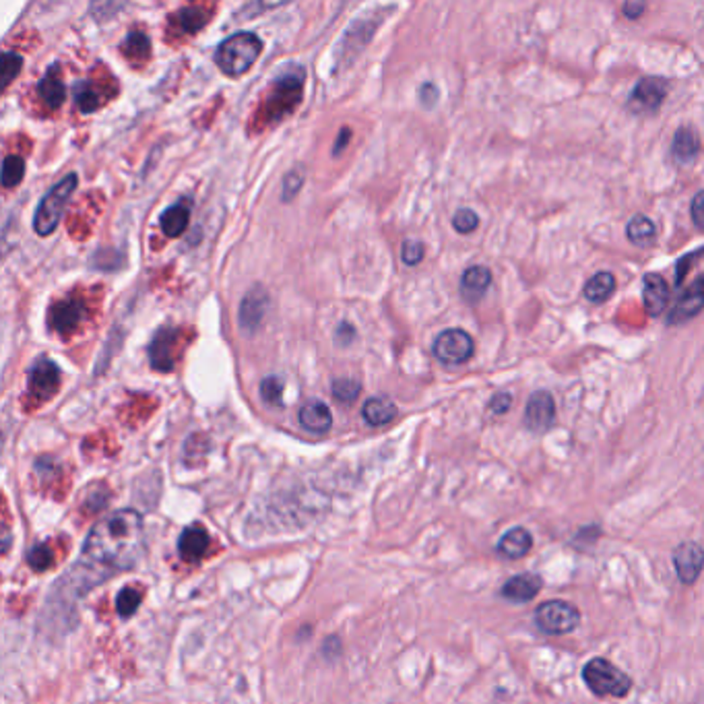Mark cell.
I'll list each match as a JSON object with an SVG mask.
<instances>
[{
	"instance_id": "obj_1",
	"label": "cell",
	"mask_w": 704,
	"mask_h": 704,
	"mask_svg": "<svg viewBox=\"0 0 704 704\" xmlns=\"http://www.w3.org/2000/svg\"><path fill=\"white\" fill-rule=\"evenodd\" d=\"M145 547L143 516L132 508L116 510L89 531L85 554L103 566L126 570L135 566Z\"/></svg>"
},
{
	"instance_id": "obj_2",
	"label": "cell",
	"mask_w": 704,
	"mask_h": 704,
	"mask_svg": "<svg viewBox=\"0 0 704 704\" xmlns=\"http://www.w3.org/2000/svg\"><path fill=\"white\" fill-rule=\"evenodd\" d=\"M263 52V40L256 34L240 32L219 43L215 63L227 77H242Z\"/></svg>"
},
{
	"instance_id": "obj_3",
	"label": "cell",
	"mask_w": 704,
	"mask_h": 704,
	"mask_svg": "<svg viewBox=\"0 0 704 704\" xmlns=\"http://www.w3.org/2000/svg\"><path fill=\"white\" fill-rule=\"evenodd\" d=\"M583 681L599 699H624L632 690V678L605 657H593L584 663Z\"/></svg>"
},
{
	"instance_id": "obj_4",
	"label": "cell",
	"mask_w": 704,
	"mask_h": 704,
	"mask_svg": "<svg viewBox=\"0 0 704 704\" xmlns=\"http://www.w3.org/2000/svg\"><path fill=\"white\" fill-rule=\"evenodd\" d=\"M75 188H77V174H69L46 192V197L42 198V203L38 205V211H35V217H34V229L38 232V236H50L58 227L66 205H69V198L72 197Z\"/></svg>"
},
{
	"instance_id": "obj_5",
	"label": "cell",
	"mask_w": 704,
	"mask_h": 704,
	"mask_svg": "<svg viewBox=\"0 0 704 704\" xmlns=\"http://www.w3.org/2000/svg\"><path fill=\"white\" fill-rule=\"evenodd\" d=\"M535 624L541 632L558 636L568 634L581 624V610L564 599H550L535 610Z\"/></svg>"
},
{
	"instance_id": "obj_6",
	"label": "cell",
	"mask_w": 704,
	"mask_h": 704,
	"mask_svg": "<svg viewBox=\"0 0 704 704\" xmlns=\"http://www.w3.org/2000/svg\"><path fill=\"white\" fill-rule=\"evenodd\" d=\"M473 339L463 329L442 331L434 341V355L444 366H461L473 355Z\"/></svg>"
},
{
	"instance_id": "obj_7",
	"label": "cell",
	"mask_w": 704,
	"mask_h": 704,
	"mask_svg": "<svg viewBox=\"0 0 704 704\" xmlns=\"http://www.w3.org/2000/svg\"><path fill=\"white\" fill-rule=\"evenodd\" d=\"M671 560L680 583L694 584L704 570V547L696 541H684L673 550Z\"/></svg>"
},
{
	"instance_id": "obj_8",
	"label": "cell",
	"mask_w": 704,
	"mask_h": 704,
	"mask_svg": "<svg viewBox=\"0 0 704 704\" xmlns=\"http://www.w3.org/2000/svg\"><path fill=\"white\" fill-rule=\"evenodd\" d=\"M667 95V81L659 77H644L630 93V108L634 112H655Z\"/></svg>"
},
{
	"instance_id": "obj_9",
	"label": "cell",
	"mask_w": 704,
	"mask_h": 704,
	"mask_svg": "<svg viewBox=\"0 0 704 704\" xmlns=\"http://www.w3.org/2000/svg\"><path fill=\"white\" fill-rule=\"evenodd\" d=\"M555 421V403L547 391L533 392L525 410V426L531 432H547Z\"/></svg>"
},
{
	"instance_id": "obj_10",
	"label": "cell",
	"mask_w": 704,
	"mask_h": 704,
	"mask_svg": "<svg viewBox=\"0 0 704 704\" xmlns=\"http://www.w3.org/2000/svg\"><path fill=\"white\" fill-rule=\"evenodd\" d=\"M704 308V273L700 277H696L692 281V285L680 295V300L673 304V308L670 310V316H667V324H681L686 321H690L696 314Z\"/></svg>"
},
{
	"instance_id": "obj_11",
	"label": "cell",
	"mask_w": 704,
	"mask_h": 704,
	"mask_svg": "<svg viewBox=\"0 0 704 704\" xmlns=\"http://www.w3.org/2000/svg\"><path fill=\"white\" fill-rule=\"evenodd\" d=\"M266 308H269V294L261 285H255L246 294V298L240 304V327L244 333H256L265 321Z\"/></svg>"
},
{
	"instance_id": "obj_12",
	"label": "cell",
	"mask_w": 704,
	"mask_h": 704,
	"mask_svg": "<svg viewBox=\"0 0 704 704\" xmlns=\"http://www.w3.org/2000/svg\"><path fill=\"white\" fill-rule=\"evenodd\" d=\"M61 384V370L50 360H40L29 370V392L40 399H50Z\"/></svg>"
},
{
	"instance_id": "obj_13",
	"label": "cell",
	"mask_w": 704,
	"mask_h": 704,
	"mask_svg": "<svg viewBox=\"0 0 704 704\" xmlns=\"http://www.w3.org/2000/svg\"><path fill=\"white\" fill-rule=\"evenodd\" d=\"M541 587H544V579L533 573L515 574L502 584V597L508 599L513 603H529L539 595Z\"/></svg>"
},
{
	"instance_id": "obj_14",
	"label": "cell",
	"mask_w": 704,
	"mask_h": 704,
	"mask_svg": "<svg viewBox=\"0 0 704 704\" xmlns=\"http://www.w3.org/2000/svg\"><path fill=\"white\" fill-rule=\"evenodd\" d=\"M644 310H647L649 316H661L663 310L667 308V302H670V287H667V281L657 275V273H649L644 275Z\"/></svg>"
},
{
	"instance_id": "obj_15",
	"label": "cell",
	"mask_w": 704,
	"mask_h": 704,
	"mask_svg": "<svg viewBox=\"0 0 704 704\" xmlns=\"http://www.w3.org/2000/svg\"><path fill=\"white\" fill-rule=\"evenodd\" d=\"M496 550L506 560H521L533 550V535L525 527H513L500 537Z\"/></svg>"
},
{
	"instance_id": "obj_16",
	"label": "cell",
	"mask_w": 704,
	"mask_h": 704,
	"mask_svg": "<svg viewBox=\"0 0 704 704\" xmlns=\"http://www.w3.org/2000/svg\"><path fill=\"white\" fill-rule=\"evenodd\" d=\"M83 314H85V308H83V304H81L79 300H63V302H58L50 310L52 329H56V331H61V333L77 329L79 323H81V318H83Z\"/></svg>"
},
{
	"instance_id": "obj_17",
	"label": "cell",
	"mask_w": 704,
	"mask_h": 704,
	"mask_svg": "<svg viewBox=\"0 0 704 704\" xmlns=\"http://www.w3.org/2000/svg\"><path fill=\"white\" fill-rule=\"evenodd\" d=\"M492 284V273L484 265H473L463 273L461 294L467 302H477Z\"/></svg>"
},
{
	"instance_id": "obj_18",
	"label": "cell",
	"mask_w": 704,
	"mask_h": 704,
	"mask_svg": "<svg viewBox=\"0 0 704 704\" xmlns=\"http://www.w3.org/2000/svg\"><path fill=\"white\" fill-rule=\"evenodd\" d=\"M207 547H209V533L203 527H198V525H192V527L184 529L180 539H178V552L188 562L201 560Z\"/></svg>"
},
{
	"instance_id": "obj_19",
	"label": "cell",
	"mask_w": 704,
	"mask_h": 704,
	"mask_svg": "<svg viewBox=\"0 0 704 704\" xmlns=\"http://www.w3.org/2000/svg\"><path fill=\"white\" fill-rule=\"evenodd\" d=\"M176 331L174 329H159L155 333V337L149 345V360L155 370H161V372H169L174 370V360L169 355V347L174 343Z\"/></svg>"
},
{
	"instance_id": "obj_20",
	"label": "cell",
	"mask_w": 704,
	"mask_h": 704,
	"mask_svg": "<svg viewBox=\"0 0 704 704\" xmlns=\"http://www.w3.org/2000/svg\"><path fill=\"white\" fill-rule=\"evenodd\" d=\"M300 424L304 429L314 434L329 432L333 426L331 410L323 401H310L300 410Z\"/></svg>"
},
{
	"instance_id": "obj_21",
	"label": "cell",
	"mask_w": 704,
	"mask_h": 704,
	"mask_svg": "<svg viewBox=\"0 0 704 704\" xmlns=\"http://www.w3.org/2000/svg\"><path fill=\"white\" fill-rule=\"evenodd\" d=\"M190 224V207L188 203H176L172 207L161 213L159 226L161 232H164L168 238H178L187 232V227Z\"/></svg>"
},
{
	"instance_id": "obj_22",
	"label": "cell",
	"mask_w": 704,
	"mask_h": 704,
	"mask_svg": "<svg viewBox=\"0 0 704 704\" xmlns=\"http://www.w3.org/2000/svg\"><path fill=\"white\" fill-rule=\"evenodd\" d=\"M368 426H387L397 418V405L389 397H370L362 410Z\"/></svg>"
},
{
	"instance_id": "obj_23",
	"label": "cell",
	"mask_w": 704,
	"mask_h": 704,
	"mask_svg": "<svg viewBox=\"0 0 704 704\" xmlns=\"http://www.w3.org/2000/svg\"><path fill=\"white\" fill-rule=\"evenodd\" d=\"M700 151V139L692 129H678L676 135H673V143H671V158L678 161V164H688L692 161L696 155Z\"/></svg>"
},
{
	"instance_id": "obj_24",
	"label": "cell",
	"mask_w": 704,
	"mask_h": 704,
	"mask_svg": "<svg viewBox=\"0 0 704 704\" xmlns=\"http://www.w3.org/2000/svg\"><path fill=\"white\" fill-rule=\"evenodd\" d=\"M616 290V277L610 271H599L584 284V298L591 304H602Z\"/></svg>"
},
{
	"instance_id": "obj_25",
	"label": "cell",
	"mask_w": 704,
	"mask_h": 704,
	"mask_svg": "<svg viewBox=\"0 0 704 704\" xmlns=\"http://www.w3.org/2000/svg\"><path fill=\"white\" fill-rule=\"evenodd\" d=\"M38 92L50 110H58L63 106V101L66 98V89L63 85V81L58 79L56 69H50L46 75H43V79L38 85Z\"/></svg>"
},
{
	"instance_id": "obj_26",
	"label": "cell",
	"mask_w": 704,
	"mask_h": 704,
	"mask_svg": "<svg viewBox=\"0 0 704 704\" xmlns=\"http://www.w3.org/2000/svg\"><path fill=\"white\" fill-rule=\"evenodd\" d=\"M655 224L651 221L649 217H644V215H634L632 219L628 221L626 226V236L628 240L636 244V246H651V242L655 240Z\"/></svg>"
},
{
	"instance_id": "obj_27",
	"label": "cell",
	"mask_w": 704,
	"mask_h": 704,
	"mask_svg": "<svg viewBox=\"0 0 704 704\" xmlns=\"http://www.w3.org/2000/svg\"><path fill=\"white\" fill-rule=\"evenodd\" d=\"M25 176V161L19 158V155H9L5 159L3 166V187L5 188H13L24 180Z\"/></svg>"
},
{
	"instance_id": "obj_28",
	"label": "cell",
	"mask_w": 704,
	"mask_h": 704,
	"mask_svg": "<svg viewBox=\"0 0 704 704\" xmlns=\"http://www.w3.org/2000/svg\"><path fill=\"white\" fill-rule=\"evenodd\" d=\"M72 93H75V101L83 114H89V112H93V110H98L100 95L95 93V89L89 83H85V81H81V83L72 87Z\"/></svg>"
},
{
	"instance_id": "obj_29",
	"label": "cell",
	"mask_w": 704,
	"mask_h": 704,
	"mask_svg": "<svg viewBox=\"0 0 704 704\" xmlns=\"http://www.w3.org/2000/svg\"><path fill=\"white\" fill-rule=\"evenodd\" d=\"M331 389L339 403H353L360 397L362 384L358 381H352V378H337V381H333Z\"/></svg>"
},
{
	"instance_id": "obj_30",
	"label": "cell",
	"mask_w": 704,
	"mask_h": 704,
	"mask_svg": "<svg viewBox=\"0 0 704 704\" xmlns=\"http://www.w3.org/2000/svg\"><path fill=\"white\" fill-rule=\"evenodd\" d=\"M139 603H140V593L132 587H124L116 597V610L122 618L132 616V613L139 610Z\"/></svg>"
},
{
	"instance_id": "obj_31",
	"label": "cell",
	"mask_w": 704,
	"mask_h": 704,
	"mask_svg": "<svg viewBox=\"0 0 704 704\" xmlns=\"http://www.w3.org/2000/svg\"><path fill=\"white\" fill-rule=\"evenodd\" d=\"M207 14L198 9V6H187V9H182L180 13H178V21H180V27L184 29V32H197V29L205 27L207 24Z\"/></svg>"
},
{
	"instance_id": "obj_32",
	"label": "cell",
	"mask_w": 704,
	"mask_h": 704,
	"mask_svg": "<svg viewBox=\"0 0 704 704\" xmlns=\"http://www.w3.org/2000/svg\"><path fill=\"white\" fill-rule=\"evenodd\" d=\"M21 64H24V58H21L17 52L6 50L3 54V69H0V77H3V87L6 89L11 85V81L21 72Z\"/></svg>"
},
{
	"instance_id": "obj_33",
	"label": "cell",
	"mask_w": 704,
	"mask_h": 704,
	"mask_svg": "<svg viewBox=\"0 0 704 704\" xmlns=\"http://www.w3.org/2000/svg\"><path fill=\"white\" fill-rule=\"evenodd\" d=\"M281 395H284V381L277 376H266L261 382V397L265 399L269 405L279 407L281 403Z\"/></svg>"
},
{
	"instance_id": "obj_34",
	"label": "cell",
	"mask_w": 704,
	"mask_h": 704,
	"mask_svg": "<svg viewBox=\"0 0 704 704\" xmlns=\"http://www.w3.org/2000/svg\"><path fill=\"white\" fill-rule=\"evenodd\" d=\"M479 226V217L476 211L471 209H458L453 217V227L458 234H471L476 232Z\"/></svg>"
},
{
	"instance_id": "obj_35",
	"label": "cell",
	"mask_w": 704,
	"mask_h": 704,
	"mask_svg": "<svg viewBox=\"0 0 704 704\" xmlns=\"http://www.w3.org/2000/svg\"><path fill=\"white\" fill-rule=\"evenodd\" d=\"M424 255H426V250H424V244L421 242H418V240H405L403 242L401 258H403L405 265H410V266L420 265Z\"/></svg>"
},
{
	"instance_id": "obj_36",
	"label": "cell",
	"mask_w": 704,
	"mask_h": 704,
	"mask_svg": "<svg viewBox=\"0 0 704 704\" xmlns=\"http://www.w3.org/2000/svg\"><path fill=\"white\" fill-rule=\"evenodd\" d=\"M302 180H304V176H302V172H298V169H294V172L285 176V182H284L285 201H292V197L302 188Z\"/></svg>"
},
{
	"instance_id": "obj_37",
	"label": "cell",
	"mask_w": 704,
	"mask_h": 704,
	"mask_svg": "<svg viewBox=\"0 0 704 704\" xmlns=\"http://www.w3.org/2000/svg\"><path fill=\"white\" fill-rule=\"evenodd\" d=\"M690 213H692V224L699 227L700 232H704V190H700L699 195L692 198Z\"/></svg>"
},
{
	"instance_id": "obj_38",
	"label": "cell",
	"mask_w": 704,
	"mask_h": 704,
	"mask_svg": "<svg viewBox=\"0 0 704 704\" xmlns=\"http://www.w3.org/2000/svg\"><path fill=\"white\" fill-rule=\"evenodd\" d=\"M487 407H490V411L494 415H504L510 407H513V397H510L508 392H498V395L492 397V401Z\"/></svg>"
},
{
	"instance_id": "obj_39",
	"label": "cell",
	"mask_w": 704,
	"mask_h": 704,
	"mask_svg": "<svg viewBox=\"0 0 704 704\" xmlns=\"http://www.w3.org/2000/svg\"><path fill=\"white\" fill-rule=\"evenodd\" d=\"M602 537V527L599 525H589V527H583L579 533L574 535V544H587V545H593L595 541Z\"/></svg>"
},
{
	"instance_id": "obj_40",
	"label": "cell",
	"mask_w": 704,
	"mask_h": 704,
	"mask_svg": "<svg viewBox=\"0 0 704 704\" xmlns=\"http://www.w3.org/2000/svg\"><path fill=\"white\" fill-rule=\"evenodd\" d=\"M644 9H647V5L636 3V0H632V3H626L624 9H622V11H624V14H626L628 19H639L641 14L644 13Z\"/></svg>"
},
{
	"instance_id": "obj_41",
	"label": "cell",
	"mask_w": 704,
	"mask_h": 704,
	"mask_svg": "<svg viewBox=\"0 0 704 704\" xmlns=\"http://www.w3.org/2000/svg\"><path fill=\"white\" fill-rule=\"evenodd\" d=\"M350 137H352V130H350V129H343V130H341L339 140H337V145H335V155H339L341 151L345 149V143H350Z\"/></svg>"
}]
</instances>
